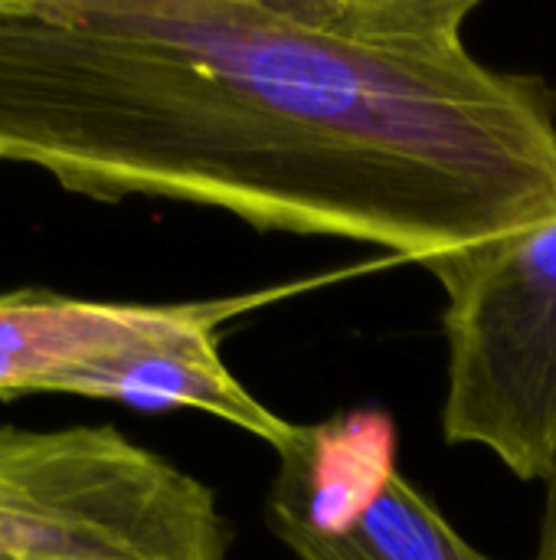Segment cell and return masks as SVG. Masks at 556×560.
<instances>
[{
  "label": "cell",
  "mask_w": 556,
  "mask_h": 560,
  "mask_svg": "<svg viewBox=\"0 0 556 560\" xmlns=\"http://www.w3.org/2000/svg\"><path fill=\"white\" fill-rule=\"evenodd\" d=\"M482 0H0V161L403 262L556 210V85Z\"/></svg>",
  "instance_id": "6da1fadb"
},
{
  "label": "cell",
  "mask_w": 556,
  "mask_h": 560,
  "mask_svg": "<svg viewBox=\"0 0 556 560\" xmlns=\"http://www.w3.org/2000/svg\"><path fill=\"white\" fill-rule=\"evenodd\" d=\"M534 560H556V472L547 482L544 509H541V528H537V548Z\"/></svg>",
  "instance_id": "8992f818"
},
{
  "label": "cell",
  "mask_w": 556,
  "mask_h": 560,
  "mask_svg": "<svg viewBox=\"0 0 556 560\" xmlns=\"http://www.w3.org/2000/svg\"><path fill=\"white\" fill-rule=\"evenodd\" d=\"M216 492L115 427H0V560H226Z\"/></svg>",
  "instance_id": "277c9868"
},
{
  "label": "cell",
  "mask_w": 556,
  "mask_h": 560,
  "mask_svg": "<svg viewBox=\"0 0 556 560\" xmlns=\"http://www.w3.org/2000/svg\"><path fill=\"white\" fill-rule=\"evenodd\" d=\"M446 292L442 436L518 482L556 472V210L423 266Z\"/></svg>",
  "instance_id": "3957f363"
},
{
  "label": "cell",
  "mask_w": 556,
  "mask_h": 560,
  "mask_svg": "<svg viewBox=\"0 0 556 560\" xmlns=\"http://www.w3.org/2000/svg\"><path fill=\"white\" fill-rule=\"evenodd\" d=\"M265 525L298 560H492L400 469L338 528L321 532L292 518Z\"/></svg>",
  "instance_id": "5b68a950"
},
{
  "label": "cell",
  "mask_w": 556,
  "mask_h": 560,
  "mask_svg": "<svg viewBox=\"0 0 556 560\" xmlns=\"http://www.w3.org/2000/svg\"><path fill=\"white\" fill-rule=\"evenodd\" d=\"M311 282L197 302H92L0 292V400L69 394L138 410H200L275 450L298 423L269 410L223 361V328Z\"/></svg>",
  "instance_id": "7a4b0ae2"
}]
</instances>
